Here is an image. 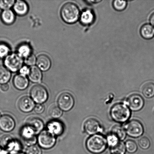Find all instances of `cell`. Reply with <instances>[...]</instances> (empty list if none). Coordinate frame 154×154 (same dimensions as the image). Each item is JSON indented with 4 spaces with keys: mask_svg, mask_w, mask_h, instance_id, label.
Listing matches in <instances>:
<instances>
[{
    "mask_svg": "<svg viewBox=\"0 0 154 154\" xmlns=\"http://www.w3.org/2000/svg\"><path fill=\"white\" fill-rule=\"evenodd\" d=\"M61 15L64 22L68 23H75L79 17V10L73 3H66L62 8Z\"/></svg>",
    "mask_w": 154,
    "mask_h": 154,
    "instance_id": "obj_1",
    "label": "cell"
},
{
    "mask_svg": "<svg viewBox=\"0 0 154 154\" xmlns=\"http://www.w3.org/2000/svg\"><path fill=\"white\" fill-rule=\"evenodd\" d=\"M107 140L103 136L95 135L88 140L86 146L89 151L94 154H99L103 152L106 148Z\"/></svg>",
    "mask_w": 154,
    "mask_h": 154,
    "instance_id": "obj_2",
    "label": "cell"
},
{
    "mask_svg": "<svg viewBox=\"0 0 154 154\" xmlns=\"http://www.w3.org/2000/svg\"><path fill=\"white\" fill-rule=\"evenodd\" d=\"M112 117L116 122L123 123L129 118L131 112L129 108L123 103H117L111 108Z\"/></svg>",
    "mask_w": 154,
    "mask_h": 154,
    "instance_id": "obj_3",
    "label": "cell"
},
{
    "mask_svg": "<svg viewBox=\"0 0 154 154\" xmlns=\"http://www.w3.org/2000/svg\"><path fill=\"white\" fill-rule=\"evenodd\" d=\"M4 64L6 67L11 71L16 72L22 68L23 59L19 54H12L6 57Z\"/></svg>",
    "mask_w": 154,
    "mask_h": 154,
    "instance_id": "obj_4",
    "label": "cell"
},
{
    "mask_svg": "<svg viewBox=\"0 0 154 154\" xmlns=\"http://www.w3.org/2000/svg\"><path fill=\"white\" fill-rule=\"evenodd\" d=\"M38 141L39 145L42 148L46 149H51L55 144V135L48 131H43L38 137Z\"/></svg>",
    "mask_w": 154,
    "mask_h": 154,
    "instance_id": "obj_5",
    "label": "cell"
},
{
    "mask_svg": "<svg viewBox=\"0 0 154 154\" xmlns=\"http://www.w3.org/2000/svg\"><path fill=\"white\" fill-rule=\"evenodd\" d=\"M30 94L33 100L38 104H42L47 100L48 94L47 91L43 86L37 85L32 87Z\"/></svg>",
    "mask_w": 154,
    "mask_h": 154,
    "instance_id": "obj_6",
    "label": "cell"
},
{
    "mask_svg": "<svg viewBox=\"0 0 154 154\" xmlns=\"http://www.w3.org/2000/svg\"><path fill=\"white\" fill-rule=\"evenodd\" d=\"M127 134L130 136L137 138L142 135L144 129L142 125L138 121L133 120L129 122L125 126Z\"/></svg>",
    "mask_w": 154,
    "mask_h": 154,
    "instance_id": "obj_7",
    "label": "cell"
},
{
    "mask_svg": "<svg viewBox=\"0 0 154 154\" xmlns=\"http://www.w3.org/2000/svg\"><path fill=\"white\" fill-rule=\"evenodd\" d=\"M58 103L62 110L68 111L73 108L74 104V100L73 96L69 93L61 94L58 97Z\"/></svg>",
    "mask_w": 154,
    "mask_h": 154,
    "instance_id": "obj_8",
    "label": "cell"
},
{
    "mask_svg": "<svg viewBox=\"0 0 154 154\" xmlns=\"http://www.w3.org/2000/svg\"><path fill=\"white\" fill-rule=\"evenodd\" d=\"M0 146L5 150L14 152L19 149V145L13 137L9 135H5L0 140Z\"/></svg>",
    "mask_w": 154,
    "mask_h": 154,
    "instance_id": "obj_9",
    "label": "cell"
},
{
    "mask_svg": "<svg viewBox=\"0 0 154 154\" xmlns=\"http://www.w3.org/2000/svg\"><path fill=\"white\" fill-rule=\"evenodd\" d=\"M127 104L131 110L137 111L143 108L144 105V101L140 95L134 94L128 98Z\"/></svg>",
    "mask_w": 154,
    "mask_h": 154,
    "instance_id": "obj_10",
    "label": "cell"
},
{
    "mask_svg": "<svg viewBox=\"0 0 154 154\" xmlns=\"http://www.w3.org/2000/svg\"><path fill=\"white\" fill-rule=\"evenodd\" d=\"M25 126L36 135L43 129L44 126L41 119L37 117H31L27 120Z\"/></svg>",
    "mask_w": 154,
    "mask_h": 154,
    "instance_id": "obj_11",
    "label": "cell"
},
{
    "mask_svg": "<svg viewBox=\"0 0 154 154\" xmlns=\"http://www.w3.org/2000/svg\"><path fill=\"white\" fill-rule=\"evenodd\" d=\"M84 129L85 132L90 135H94L102 131L99 122L94 119H89L85 122Z\"/></svg>",
    "mask_w": 154,
    "mask_h": 154,
    "instance_id": "obj_12",
    "label": "cell"
},
{
    "mask_svg": "<svg viewBox=\"0 0 154 154\" xmlns=\"http://www.w3.org/2000/svg\"><path fill=\"white\" fill-rule=\"evenodd\" d=\"M15 126L14 120L11 116L5 115L0 117V129L6 132L11 131Z\"/></svg>",
    "mask_w": 154,
    "mask_h": 154,
    "instance_id": "obj_13",
    "label": "cell"
},
{
    "mask_svg": "<svg viewBox=\"0 0 154 154\" xmlns=\"http://www.w3.org/2000/svg\"><path fill=\"white\" fill-rule=\"evenodd\" d=\"M18 106L21 111L24 112H29L34 108L35 105L31 98L26 96L23 97L19 100Z\"/></svg>",
    "mask_w": 154,
    "mask_h": 154,
    "instance_id": "obj_14",
    "label": "cell"
},
{
    "mask_svg": "<svg viewBox=\"0 0 154 154\" xmlns=\"http://www.w3.org/2000/svg\"><path fill=\"white\" fill-rule=\"evenodd\" d=\"M48 131L54 135H61L64 131V126L61 122L57 120L52 121L47 125Z\"/></svg>",
    "mask_w": 154,
    "mask_h": 154,
    "instance_id": "obj_15",
    "label": "cell"
},
{
    "mask_svg": "<svg viewBox=\"0 0 154 154\" xmlns=\"http://www.w3.org/2000/svg\"><path fill=\"white\" fill-rule=\"evenodd\" d=\"M21 135L24 142L27 145H34L37 142L35 135L25 126L22 130Z\"/></svg>",
    "mask_w": 154,
    "mask_h": 154,
    "instance_id": "obj_16",
    "label": "cell"
},
{
    "mask_svg": "<svg viewBox=\"0 0 154 154\" xmlns=\"http://www.w3.org/2000/svg\"><path fill=\"white\" fill-rule=\"evenodd\" d=\"M13 84L15 87L18 90H24L28 87V80L26 75L20 74L14 77Z\"/></svg>",
    "mask_w": 154,
    "mask_h": 154,
    "instance_id": "obj_17",
    "label": "cell"
},
{
    "mask_svg": "<svg viewBox=\"0 0 154 154\" xmlns=\"http://www.w3.org/2000/svg\"><path fill=\"white\" fill-rule=\"evenodd\" d=\"M36 64L39 69L45 71L49 70L51 67V63L49 57L43 54L38 57L36 60Z\"/></svg>",
    "mask_w": 154,
    "mask_h": 154,
    "instance_id": "obj_18",
    "label": "cell"
},
{
    "mask_svg": "<svg viewBox=\"0 0 154 154\" xmlns=\"http://www.w3.org/2000/svg\"><path fill=\"white\" fill-rule=\"evenodd\" d=\"M15 13L19 16H24L28 13V7L25 1H17L15 3L14 7Z\"/></svg>",
    "mask_w": 154,
    "mask_h": 154,
    "instance_id": "obj_19",
    "label": "cell"
},
{
    "mask_svg": "<svg viewBox=\"0 0 154 154\" xmlns=\"http://www.w3.org/2000/svg\"><path fill=\"white\" fill-rule=\"evenodd\" d=\"M28 77L32 82H38L41 81L42 75L40 69L36 66H32L29 69Z\"/></svg>",
    "mask_w": 154,
    "mask_h": 154,
    "instance_id": "obj_20",
    "label": "cell"
},
{
    "mask_svg": "<svg viewBox=\"0 0 154 154\" xmlns=\"http://www.w3.org/2000/svg\"><path fill=\"white\" fill-rule=\"evenodd\" d=\"M142 37L146 39H150L154 36V28L150 24H146L143 25L140 29Z\"/></svg>",
    "mask_w": 154,
    "mask_h": 154,
    "instance_id": "obj_21",
    "label": "cell"
},
{
    "mask_svg": "<svg viewBox=\"0 0 154 154\" xmlns=\"http://www.w3.org/2000/svg\"><path fill=\"white\" fill-rule=\"evenodd\" d=\"M1 19L4 23L11 25L13 23L15 20V16L13 12L10 10H4L1 14Z\"/></svg>",
    "mask_w": 154,
    "mask_h": 154,
    "instance_id": "obj_22",
    "label": "cell"
},
{
    "mask_svg": "<svg viewBox=\"0 0 154 154\" xmlns=\"http://www.w3.org/2000/svg\"><path fill=\"white\" fill-rule=\"evenodd\" d=\"M94 20V15L90 10L83 12L81 16V22L85 25H88L93 23Z\"/></svg>",
    "mask_w": 154,
    "mask_h": 154,
    "instance_id": "obj_23",
    "label": "cell"
},
{
    "mask_svg": "<svg viewBox=\"0 0 154 154\" xmlns=\"http://www.w3.org/2000/svg\"><path fill=\"white\" fill-rule=\"evenodd\" d=\"M142 92L145 97L148 98L153 97L154 96V84L148 82L143 86Z\"/></svg>",
    "mask_w": 154,
    "mask_h": 154,
    "instance_id": "obj_24",
    "label": "cell"
},
{
    "mask_svg": "<svg viewBox=\"0 0 154 154\" xmlns=\"http://www.w3.org/2000/svg\"><path fill=\"white\" fill-rule=\"evenodd\" d=\"M11 73L5 67L0 66V84H5L10 80Z\"/></svg>",
    "mask_w": 154,
    "mask_h": 154,
    "instance_id": "obj_25",
    "label": "cell"
},
{
    "mask_svg": "<svg viewBox=\"0 0 154 154\" xmlns=\"http://www.w3.org/2000/svg\"><path fill=\"white\" fill-rule=\"evenodd\" d=\"M112 135L115 136L118 139L123 140L126 137V133L124 129L122 127L116 126L112 128Z\"/></svg>",
    "mask_w": 154,
    "mask_h": 154,
    "instance_id": "obj_26",
    "label": "cell"
},
{
    "mask_svg": "<svg viewBox=\"0 0 154 154\" xmlns=\"http://www.w3.org/2000/svg\"><path fill=\"white\" fill-rule=\"evenodd\" d=\"M18 54L22 58H25L31 55V49L29 45L26 44H23L20 45L18 48Z\"/></svg>",
    "mask_w": 154,
    "mask_h": 154,
    "instance_id": "obj_27",
    "label": "cell"
},
{
    "mask_svg": "<svg viewBox=\"0 0 154 154\" xmlns=\"http://www.w3.org/2000/svg\"><path fill=\"white\" fill-rule=\"evenodd\" d=\"M126 147L124 144L122 142L118 141L111 146V152L113 154H124Z\"/></svg>",
    "mask_w": 154,
    "mask_h": 154,
    "instance_id": "obj_28",
    "label": "cell"
},
{
    "mask_svg": "<svg viewBox=\"0 0 154 154\" xmlns=\"http://www.w3.org/2000/svg\"><path fill=\"white\" fill-rule=\"evenodd\" d=\"M49 113L53 118L57 119L61 117L62 115L63 111L59 107L56 105H53L50 108Z\"/></svg>",
    "mask_w": 154,
    "mask_h": 154,
    "instance_id": "obj_29",
    "label": "cell"
},
{
    "mask_svg": "<svg viewBox=\"0 0 154 154\" xmlns=\"http://www.w3.org/2000/svg\"><path fill=\"white\" fill-rule=\"evenodd\" d=\"M126 1H121L116 0L113 2V6L116 10L118 11H122L125 10L127 6Z\"/></svg>",
    "mask_w": 154,
    "mask_h": 154,
    "instance_id": "obj_30",
    "label": "cell"
},
{
    "mask_svg": "<svg viewBox=\"0 0 154 154\" xmlns=\"http://www.w3.org/2000/svg\"><path fill=\"white\" fill-rule=\"evenodd\" d=\"M126 147L127 151L131 153H135L137 149L136 143L132 140H128L126 142Z\"/></svg>",
    "mask_w": 154,
    "mask_h": 154,
    "instance_id": "obj_31",
    "label": "cell"
},
{
    "mask_svg": "<svg viewBox=\"0 0 154 154\" xmlns=\"http://www.w3.org/2000/svg\"><path fill=\"white\" fill-rule=\"evenodd\" d=\"M14 2V0H0V8L5 10H8V9H10L12 7Z\"/></svg>",
    "mask_w": 154,
    "mask_h": 154,
    "instance_id": "obj_32",
    "label": "cell"
},
{
    "mask_svg": "<svg viewBox=\"0 0 154 154\" xmlns=\"http://www.w3.org/2000/svg\"><path fill=\"white\" fill-rule=\"evenodd\" d=\"M10 51V48L5 43H0V58H3L7 56Z\"/></svg>",
    "mask_w": 154,
    "mask_h": 154,
    "instance_id": "obj_33",
    "label": "cell"
},
{
    "mask_svg": "<svg viewBox=\"0 0 154 154\" xmlns=\"http://www.w3.org/2000/svg\"><path fill=\"white\" fill-rule=\"evenodd\" d=\"M26 154H42V152L40 147L36 145L29 146L26 151Z\"/></svg>",
    "mask_w": 154,
    "mask_h": 154,
    "instance_id": "obj_34",
    "label": "cell"
},
{
    "mask_svg": "<svg viewBox=\"0 0 154 154\" xmlns=\"http://www.w3.org/2000/svg\"><path fill=\"white\" fill-rule=\"evenodd\" d=\"M139 145L142 149H147L150 147V143L148 138L146 137H143L139 140Z\"/></svg>",
    "mask_w": 154,
    "mask_h": 154,
    "instance_id": "obj_35",
    "label": "cell"
},
{
    "mask_svg": "<svg viewBox=\"0 0 154 154\" xmlns=\"http://www.w3.org/2000/svg\"><path fill=\"white\" fill-rule=\"evenodd\" d=\"M36 62L35 57L34 55H31L25 58V62L28 66H32Z\"/></svg>",
    "mask_w": 154,
    "mask_h": 154,
    "instance_id": "obj_36",
    "label": "cell"
},
{
    "mask_svg": "<svg viewBox=\"0 0 154 154\" xmlns=\"http://www.w3.org/2000/svg\"><path fill=\"white\" fill-rule=\"evenodd\" d=\"M108 141L109 144L112 146L119 141V140L114 135H112L108 137Z\"/></svg>",
    "mask_w": 154,
    "mask_h": 154,
    "instance_id": "obj_37",
    "label": "cell"
},
{
    "mask_svg": "<svg viewBox=\"0 0 154 154\" xmlns=\"http://www.w3.org/2000/svg\"><path fill=\"white\" fill-rule=\"evenodd\" d=\"M45 110V106L42 104H37L35 106L34 111L37 114H41Z\"/></svg>",
    "mask_w": 154,
    "mask_h": 154,
    "instance_id": "obj_38",
    "label": "cell"
},
{
    "mask_svg": "<svg viewBox=\"0 0 154 154\" xmlns=\"http://www.w3.org/2000/svg\"><path fill=\"white\" fill-rule=\"evenodd\" d=\"M29 69L26 66H24V67L21 68L20 70V74L23 75H26L28 74L29 73Z\"/></svg>",
    "mask_w": 154,
    "mask_h": 154,
    "instance_id": "obj_39",
    "label": "cell"
},
{
    "mask_svg": "<svg viewBox=\"0 0 154 154\" xmlns=\"http://www.w3.org/2000/svg\"><path fill=\"white\" fill-rule=\"evenodd\" d=\"M1 88L3 91H6L8 90L9 86L7 84H3L1 85Z\"/></svg>",
    "mask_w": 154,
    "mask_h": 154,
    "instance_id": "obj_40",
    "label": "cell"
},
{
    "mask_svg": "<svg viewBox=\"0 0 154 154\" xmlns=\"http://www.w3.org/2000/svg\"><path fill=\"white\" fill-rule=\"evenodd\" d=\"M150 20V23L154 26V13L151 16Z\"/></svg>",
    "mask_w": 154,
    "mask_h": 154,
    "instance_id": "obj_41",
    "label": "cell"
},
{
    "mask_svg": "<svg viewBox=\"0 0 154 154\" xmlns=\"http://www.w3.org/2000/svg\"><path fill=\"white\" fill-rule=\"evenodd\" d=\"M11 154H26L23 153H22V152H13Z\"/></svg>",
    "mask_w": 154,
    "mask_h": 154,
    "instance_id": "obj_42",
    "label": "cell"
},
{
    "mask_svg": "<svg viewBox=\"0 0 154 154\" xmlns=\"http://www.w3.org/2000/svg\"><path fill=\"white\" fill-rule=\"evenodd\" d=\"M1 113H0V117H1Z\"/></svg>",
    "mask_w": 154,
    "mask_h": 154,
    "instance_id": "obj_43",
    "label": "cell"
},
{
    "mask_svg": "<svg viewBox=\"0 0 154 154\" xmlns=\"http://www.w3.org/2000/svg\"><path fill=\"white\" fill-rule=\"evenodd\" d=\"M0 147H1V146H0ZM1 150V148H0V150Z\"/></svg>",
    "mask_w": 154,
    "mask_h": 154,
    "instance_id": "obj_44",
    "label": "cell"
}]
</instances>
